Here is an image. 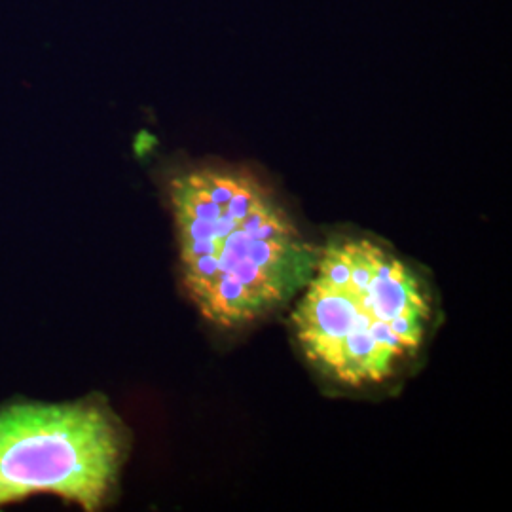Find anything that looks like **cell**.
<instances>
[{
    "mask_svg": "<svg viewBox=\"0 0 512 512\" xmlns=\"http://www.w3.org/2000/svg\"><path fill=\"white\" fill-rule=\"evenodd\" d=\"M184 289L203 319L236 329L287 306L319 255L253 171L198 165L169 181Z\"/></svg>",
    "mask_w": 512,
    "mask_h": 512,
    "instance_id": "6da1fadb",
    "label": "cell"
},
{
    "mask_svg": "<svg viewBox=\"0 0 512 512\" xmlns=\"http://www.w3.org/2000/svg\"><path fill=\"white\" fill-rule=\"evenodd\" d=\"M431 296L391 249L361 236L319 247L298 293L293 329L306 359L349 387L382 384L421 348Z\"/></svg>",
    "mask_w": 512,
    "mask_h": 512,
    "instance_id": "7a4b0ae2",
    "label": "cell"
},
{
    "mask_svg": "<svg viewBox=\"0 0 512 512\" xmlns=\"http://www.w3.org/2000/svg\"><path fill=\"white\" fill-rule=\"evenodd\" d=\"M122 461V429L97 401L0 408V507L50 494L97 511Z\"/></svg>",
    "mask_w": 512,
    "mask_h": 512,
    "instance_id": "3957f363",
    "label": "cell"
}]
</instances>
